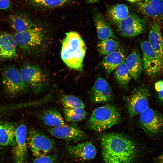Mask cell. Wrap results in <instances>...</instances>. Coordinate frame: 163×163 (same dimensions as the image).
I'll use <instances>...</instances> for the list:
<instances>
[{"label": "cell", "instance_id": "cell-1", "mask_svg": "<svg viewBox=\"0 0 163 163\" xmlns=\"http://www.w3.org/2000/svg\"><path fill=\"white\" fill-rule=\"evenodd\" d=\"M104 163H133L137 154L133 141L123 134L110 133L100 138Z\"/></svg>", "mask_w": 163, "mask_h": 163}, {"label": "cell", "instance_id": "cell-2", "mask_svg": "<svg viewBox=\"0 0 163 163\" xmlns=\"http://www.w3.org/2000/svg\"><path fill=\"white\" fill-rule=\"evenodd\" d=\"M86 50L85 44L81 36L75 31L66 34L61 51V56L69 67L82 71Z\"/></svg>", "mask_w": 163, "mask_h": 163}, {"label": "cell", "instance_id": "cell-3", "mask_svg": "<svg viewBox=\"0 0 163 163\" xmlns=\"http://www.w3.org/2000/svg\"><path fill=\"white\" fill-rule=\"evenodd\" d=\"M121 119L118 108L113 104H107L93 110L86 126L90 129L101 132L118 124Z\"/></svg>", "mask_w": 163, "mask_h": 163}, {"label": "cell", "instance_id": "cell-4", "mask_svg": "<svg viewBox=\"0 0 163 163\" xmlns=\"http://www.w3.org/2000/svg\"><path fill=\"white\" fill-rule=\"evenodd\" d=\"M2 81L5 92L11 97L17 96L29 90L24 81L20 70L13 66L4 67L2 71Z\"/></svg>", "mask_w": 163, "mask_h": 163}, {"label": "cell", "instance_id": "cell-5", "mask_svg": "<svg viewBox=\"0 0 163 163\" xmlns=\"http://www.w3.org/2000/svg\"><path fill=\"white\" fill-rule=\"evenodd\" d=\"M19 70L24 81L34 93H41L48 87L46 76L38 66L32 64H26Z\"/></svg>", "mask_w": 163, "mask_h": 163}, {"label": "cell", "instance_id": "cell-6", "mask_svg": "<svg viewBox=\"0 0 163 163\" xmlns=\"http://www.w3.org/2000/svg\"><path fill=\"white\" fill-rule=\"evenodd\" d=\"M27 144L36 158L50 154L54 149V141L43 133L34 128L27 133Z\"/></svg>", "mask_w": 163, "mask_h": 163}, {"label": "cell", "instance_id": "cell-7", "mask_svg": "<svg viewBox=\"0 0 163 163\" xmlns=\"http://www.w3.org/2000/svg\"><path fill=\"white\" fill-rule=\"evenodd\" d=\"M142 53L143 68L145 74L151 78H155L163 71V61L155 52L148 41L141 43Z\"/></svg>", "mask_w": 163, "mask_h": 163}, {"label": "cell", "instance_id": "cell-8", "mask_svg": "<svg viewBox=\"0 0 163 163\" xmlns=\"http://www.w3.org/2000/svg\"><path fill=\"white\" fill-rule=\"evenodd\" d=\"M150 91L145 86L134 89L127 98L126 106L131 117L139 114L149 107Z\"/></svg>", "mask_w": 163, "mask_h": 163}, {"label": "cell", "instance_id": "cell-9", "mask_svg": "<svg viewBox=\"0 0 163 163\" xmlns=\"http://www.w3.org/2000/svg\"><path fill=\"white\" fill-rule=\"evenodd\" d=\"M14 36L17 47L22 50L28 51L37 47L42 44L44 34L43 29L36 25L25 31L16 33Z\"/></svg>", "mask_w": 163, "mask_h": 163}, {"label": "cell", "instance_id": "cell-10", "mask_svg": "<svg viewBox=\"0 0 163 163\" xmlns=\"http://www.w3.org/2000/svg\"><path fill=\"white\" fill-rule=\"evenodd\" d=\"M117 30L122 36L136 37L144 33L146 26L144 20L135 14H129L117 24Z\"/></svg>", "mask_w": 163, "mask_h": 163}, {"label": "cell", "instance_id": "cell-11", "mask_svg": "<svg viewBox=\"0 0 163 163\" xmlns=\"http://www.w3.org/2000/svg\"><path fill=\"white\" fill-rule=\"evenodd\" d=\"M139 123L148 134L156 135L163 128V116L155 110L148 107L139 114Z\"/></svg>", "mask_w": 163, "mask_h": 163}, {"label": "cell", "instance_id": "cell-12", "mask_svg": "<svg viewBox=\"0 0 163 163\" xmlns=\"http://www.w3.org/2000/svg\"><path fill=\"white\" fill-rule=\"evenodd\" d=\"M27 129L25 124L21 123L16 126L15 143L12 149L15 163H24L26 161L27 152Z\"/></svg>", "mask_w": 163, "mask_h": 163}, {"label": "cell", "instance_id": "cell-13", "mask_svg": "<svg viewBox=\"0 0 163 163\" xmlns=\"http://www.w3.org/2000/svg\"><path fill=\"white\" fill-rule=\"evenodd\" d=\"M48 132L54 137L68 141H78L87 137L83 131L75 125H68L55 127H49Z\"/></svg>", "mask_w": 163, "mask_h": 163}, {"label": "cell", "instance_id": "cell-14", "mask_svg": "<svg viewBox=\"0 0 163 163\" xmlns=\"http://www.w3.org/2000/svg\"><path fill=\"white\" fill-rule=\"evenodd\" d=\"M90 99L94 104L104 103L113 100L112 89L104 78L98 77L96 79L92 87Z\"/></svg>", "mask_w": 163, "mask_h": 163}, {"label": "cell", "instance_id": "cell-15", "mask_svg": "<svg viewBox=\"0 0 163 163\" xmlns=\"http://www.w3.org/2000/svg\"><path fill=\"white\" fill-rule=\"evenodd\" d=\"M68 150L73 157L82 160H88L93 158L96 155L95 146L90 141L68 146Z\"/></svg>", "mask_w": 163, "mask_h": 163}, {"label": "cell", "instance_id": "cell-16", "mask_svg": "<svg viewBox=\"0 0 163 163\" xmlns=\"http://www.w3.org/2000/svg\"><path fill=\"white\" fill-rule=\"evenodd\" d=\"M139 10L154 19H163V0H141L137 3Z\"/></svg>", "mask_w": 163, "mask_h": 163}, {"label": "cell", "instance_id": "cell-17", "mask_svg": "<svg viewBox=\"0 0 163 163\" xmlns=\"http://www.w3.org/2000/svg\"><path fill=\"white\" fill-rule=\"evenodd\" d=\"M17 43L14 36L6 33L0 34V59H11L17 58Z\"/></svg>", "mask_w": 163, "mask_h": 163}, {"label": "cell", "instance_id": "cell-18", "mask_svg": "<svg viewBox=\"0 0 163 163\" xmlns=\"http://www.w3.org/2000/svg\"><path fill=\"white\" fill-rule=\"evenodd\" d=\"M8 21L10 26L16 33L25 31L36 25L30 16L21 11H17L10 15Z\"/></svg>", "mask_w": 163, "mask_h": 163}, {"label": "cell", "instance_id": "cell-19", "mask_svg": "<svg viewBox=\"0 0 163 163\" xmlns=\"http://www.w3.org/2000/svg\"><path fill=\"white\" fill-rule=\"evenodd\" d=\"M125 57V51L120 47L105 55L101 61V65L106 74L109 75L115 70Z\"/></svg>", "mask_w": 163, "mask_h": 163}, {"label": "cell", "instance_id": "cell-20", "mask_svg": "<svg viewBox=\"0 0 163 163\" xmlns=\"http://www.w3.org/2000/svg\"><path fill=\"white\" fill-rule=\"evenodd\" d=\"M148 41L152 48L163 61V37L159 25L157 23L154 22L151 25Z\"/></svg>", "mask_w": 163, "mask_h": 163}, {"label": "cell", "instance_id": "cell-21", "mask_svg": "<svg viewBox=\"0 0 163 163\" xmlns=\"http://www.w3.org/2000/svg\"><path fill=\"white\" fill-rule=\"evenodd\" d=\"M125 62L131 78L137 80L143 68L142 60L138 50H132L125 58Z\"/></svg>", "mask_w": 163, "mask_h": 163}, {"label": "cell", "instance_id": "cell-22", "mask_svg": "<svg viewBox=\"0 0 163 163\" xmlns=\"http://www.w3.org/2000/svg\"><path fill=\"white\" fill-rule=\"evenodd\" d=\"M93 18L97 37L100 40L109 38H116L108 23L100 13L94 11Z\"/></svg>", "mask_w": 163, "mask_h": 163}, {"label": "cell", "instance_id": "cell-23", "mask_svg": "<svg viewBox=\"0 0 163 163\" xmlns=\"http://www.w3.org/2000/svg\"><path fill=\"white\" fill-rule=\"evenodd\" d=\"M39 117L43 123L50 127H55L66 125L62 117L56 109L49 108L43 110Z\"/></svg>", "mask_w": 163, "mask_h": 163}, {"label": "cell", "instance_id": "cell-24", "mask_svg": "<svg viewBox=\"0 0 163 163\" xmlns=\"http://www.w3.org/2000/svg\"><path fill=\"white\" fill-rule=\"evenodd\" d=\"M15 128L12 123L0 121V145H14Z\"/></svg>", "mask_w": 163, "mask_h": 163}, {"label": "cell", "instance_id": "cell-25", "mask_svg": "<svg viewBox=\"0 0 163 163\" xmlns=\"http://www.w3.org/2000/svg\"><path fill=\"white\" fill-rule=\"evenodd\" d=\"M107 12L110 19L117 24L129 14L128 7L123 4L108 6Z\"/></svg>", "mask_w": 163, "mask_h": 163}, {"label": "cell", "instance_id": "cell-26", "mask_svg": "<svg viewBox=\"0 0 163 163\" xmlns=\"http://www.w3.org/2000/svg\"><path fill=\"white\" fill-rule=\"evenodd\" d=\"M34 8L41 9L53 8L65 6L72 2V0H25Z\"/></svg>", "mask_w": 163, "mask_h": 163}, {"label": "cell", "instance_id": "cell-27", "mask_svg": "<svg viewBox=\"0 0 163 163\" xmlns=\"http://www.w3.org/2000/svg\"><path fill=\"white\" fill-rule=\"evenodd\" d=\"M120 44L116 38H109L99 41L97 49L101 55L105 56L118 50Z\"/></svg>", "mask_w": 163, "mask_h": 163}, {"label": "cell", "instance_id": "cell-28", "mask_svg": "<svg viewBox=\"0 0 163 163\" xmlns=\"http://www.w3.org/2000/svg\"><path fill=\"white\" fill-rule=\"evenodd\" d=\"M125 58L116 69L114 73L117 81L124 86L128 85L131 78L125 62Z\"/></svg>", "mask_w": 163, "mask_h": 163}, {"label": "cell", "instance_id": "cell-29", "mask_svg": "<svg viewBox=\"0 0 163 163\" xmlns=\"http://www.w3.org/2000/svg\"><path fill=\"white\" fill-rule=\"evenodd\" d=\"M63 112L66 120L70 122L80 121L84 119L86 115L84 109L64 108Z\"/></svg>", "mask_w": 163, "mask_h": 163}, {"label": "cell", "instance_id": "cell-30", "mask_svg": "<svg viewBox=\"0 0 163 163\" xmlns=\"http://www.w3.org/2000/svg\"><path fill=\"white\" fill-rule=\"evenodd\" d=\"M61 102L64 108L84 109L85 105L83 102L75 96L63 94L60 97Z\"/></svg>", "mask_w": 163, "mask_h": 163}, {"label": "cell", "instance_id": "cell-31", "mask_svg": "<svg viewBox=\"0 0 163 163\" xmlns=\"http://www.w3.org/2000/svg\"><path fill=\"white\" fill-rule=\"evenodd\" d=\"M32 163H68L66 162H59L56 159L55 155L50 154L36 158Z\"/></svg>", "mask_w": 163, "mask_h": 163}, {"label": "cell", "instance_id": "cell-32", "mask_svg": "<svg viewBox=\"0 0 163 163\" xmlns=\"http://www.w3.org/2000/svg\"><path fill=\"white\" fill-rule=\"evenodd\" d=\"M154 86L158 98L163 102V79L156 82Z\"/></svg>", "mask_w": 163, "mask_h": 163}, {"label": "cell", "instance_id": "cell-33", "mask_svg": "<svg viewBox=\"0 0 163 163\" xmlns=\"http://www.w3.org/2000/svg\"><path fill=\"white\" fill-rule=\"evenodd\" d=\"M12 6L11 0H0V9L7 10Z\"/></svg>", "mask_w": 163, "mask_h": 163}, {"label": "cell", "instance_id": "cell-34", "mask_svg": "<svg viewBox=\"0 0 163 163\" xmlns=\"http://www.w3.org/2000/svg\"><path fill=\"white\" fill-rule=\"evenodd\" d=\"M155 163H163V152L155 159Z\"/></svg>", "mask_w": 163, "mask_h": 163}, {"label": "cell", "instance_id": "cell-35", "mask_svg": "<svg viewBox=\"0 0 163 163\" xmlns=\"http://www.w3.org/2000/svg\"><path fill=\"white\" fill-rule=\"evenodd\" d=\"M131 3H138L141 0H125Z\"/></svg>", "mask_w": 163, "mask_h": 163}, {"label": "cell", "instance_id": "cell-36", "mask_svg": "<svg viewBox=\"0 0 163 163\" xmlns=\"http://www.w3.org/2000/svg\"><path fill=\"white\" fill-rule=\"evenodd\" d=\"M86 1L89 3L93 4L97 3L99 0H86Z\"/></svg>", "mask_w": 163, "mask_h": 163}]
</instances>
